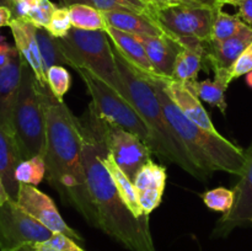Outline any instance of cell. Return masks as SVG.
Masks as SVG:
<instances>
[{
    "label": "cell",
    "mask_w": 252,
    "mask_h": 251,
    "mask_svg": "<svg viewBox=\"0 0 252 251\" xmlns=\"http://www.w3.org/2000/svg\"><path fill=\"white\" fill-rule=\"evenodd\" d=\"M46 116V179L58 192L65 206H70L97 228V213L86 182L83 161V130L80 121L64 101H59L48 86L39 85Z\"/></svg>",
    "instance_id": "obj_1"
},
{
    "label": "cell",
    "mask_w": 252,
    "mask_h": 251,
    "mask_svg": "<svg viewBox=\"0 0 252 251\" xmlns=\"http://www.w3.org/2000/svg\"><path fill=\"white\" fill-rule=\"evenodd\" d=\"M80 126L84 169L89 192L97 213V229L129 251H157L150 233L149 216L137 218L126 206L110 172L100 159L101 140L81 121Z\"/></svg>",
    "instance_id": "obj_2"
},
{
    "label": "cell",
    "mask_w": 252,
    "mask_h": 251,
    "mask_svg": "<svg viewBox=\"0 0 252 251\" xmlns=\"http://www.w3.org/2000/svg\"><path fill=\"white\" fill-rule=\"evenodd\" d=\"M154 85L167 123L194 164L208 177L214 171L240 176L245 165V153L220 133H212L189 120L165 91L160 75H144Z\"/></svg>",
    "instance_id": "obj_3"
},
{
    "label": "cell",
    "mask_w": 252,
    "mask_h": 251,
    "mask_svg": "<svg viewBox=\"0 0 252 251\" xmlns=\"http://www.w3.org/2000/svg\"><path fill=\"white\" fill-rule=\"evenodd\" d=\"M113 52H115L117 66L128 90L130 102L133 103L147 127L149 128V132L152 134L150 149L153 154H157L164 161L179 165L196 179L203 180V181L208 180L209 177L194 164L177 135L167 123L164 110H162L152 81L140 74L134 66L130 65L115 47H113Z\"/></svg>",
    "instance_id": "obj_4"
},
{
    "label": "cell",
    "mask_w": 252,
    "mask_h": 251,
    "mask_svg": "<svg viewBox=\"0 0 252 251\" xmlns=\"http://www.w3.org/2000/svg\"><path fill=\"white\" fill-rule=\"evenodd\" d=\"M58 43L68 66L91 71L129 100L116 62L112 42L106 31H85L73 27L64 38H58Z\"/></svg>",
    "instance_id": "obj_5"
},
{
    "label": "cell",
    "mask_w": 252,
    "mask_h": 251,
    "mask_svg": "<svg viewBox=\"0 0 252 251\" xmlns=\"http://www.w3.org/2000/svg\"><path fill=\"white\" fill-rule=\"evenodd\" d=\"M14 133L22 160L46 157L47 127L39 84L22 59V74L14 108Z\"/></svg>",
    "instance_id": "obj_6"
},
{
    "label": "cell",
    "mask_w": 252,
    "mask_h": 251,
    "mask_svg": "<svg viewBox=\"0 0 252 251\" xmlns=\"http://www.w3.org/2000/svg\"><path fill=\"white\" fill-rule=\"evenodd\" d=\"M80 121L102 140L118 166L132 181L140 167L152 160V149L139 137L106 120L93 102Z\"/></svg>",
    "instance_id": "obj_7"
},
{
    "label": "cell",
    "mask_w": 252,
    "mask_h": 251,
    "mask_svg": "<svg viewBox=\"0 0 252 251\" xmlns=\"http://www.w3.org/2000/svg\"><path fill=\"white\" fill-rule=\"evenodd\" d=\"M75 70L85 83L89 94L93 98L91 102L94 103L96 110L106 120L135 134L148 147L152 148V134L149 128L137 112L133 103L91 71L84 68H76Z\"/></svg>",
    "instance_id": "obj_8"
},
{
    "label": "cell",
    "mask_w": 252,
    "mask_h": 251,
    "mask_svg": "<svg viewBox=\"0 0 252 251\" xmlns=\"http://www.w3.org/2000/svg\"><path fill=\"white\" fill-rule=\"evenodd\" d=\"M216 10L206 5H169L155 12V20L174 38L211 39Z\"/></svg>",
    "instance_id": "obj_9"
},
{
    "label": "cell",
    "mask_w": 252,
    "mask_h": 251,
    "mask_svg": "<svg viewBox=\"0 0 252 251\" xmlns=\"http://www.w3.org/2000/svg\"><path fill=\"white\" fill-rule=\"evenodd\" d=\"M53 235L49 229L9 198L0 206V251H14Z\"/></svg>",
    "instance_id": "obj_10"
},
{
    "label": "cell",
    "mask_w": 252,
    "mask_h": 251,
    "mask_svg": "<svg viewBox=\"0 0 252 251\" xmlns=\"http://www.w3.org/2000/svg\"><path fill=\"white\" fill-rule=\"evenodd\" d=\"M16 202L24 211L49 229L52 233L64 234L80 243L84 241L83 236L64 221L53 199L44 192L39 191L36 186L20 184Z\"/></svg>",
    "instance_id": "obj_11"
},
{
    "label": "cell",
    "mask_w": 252,
    "mask_h": 251,
    "mask_svg": "<svg viewBox=\"0 0 252 251\" xmlns=\"http://www.w3.org/2000/svg\"><path fill=\"white\" fill-rule=\"evenodd\" d=\"M245 153V165L240 180L234 186V206L217 223L213 236H228L234 229L252 225V143Z\"/></svg>",
    "instance_id": "obj_12"
},
{
    "label": "cell",
    "mask_w": 252,
    "mask_h": 251,
    "mask_svg": "<svg viewBox=\"0 0 252 251\" xmlns=\"http://www.w3.org/2000/svg\"><path fill=\"white\" fill-rule=\"evenodd\" d=\"M22 74V58L15 52L6 66L0 69V127L15 139L14 108L20 89Z\"/></svg>",
    "instance_id": "obj_13"
},
{
    "label": "cell",
    "mask_w": 252,
    "mask_h": 251,
    "mask_svg": "<svg viewBox=\"0 0 252 251\" xmlns=\"http://www.w3.org/2000/svg\"><path fill=\"white\" fill-rule=\"evenodd\" d=\"M9 27L21 58L32 69L39 85L48 86L37 41V27L27 20L20 19H12Z\"/></svg>",
    "instance_id": "obj_14"
},
{
    "label": "cell",
    "mask_w": 252,
    "mask_h": 251,
    "mask_svg": "<svg viewBox=\"0 0 252 251\" xmlns=\"http://www.w3.org/2000/svg\"><path fill=\"white\" fill-rule=\"evenodd\" d=\"M161 81L165 91L172 102L191 122L212 133H219L214 127L206 108L202 106L199 98L192 93L191 89L186 84L176 81L174 79L164 78V76H161Z\"/></svg>",
    "instance_id": "obj_15"
},
{
    "label": "cell",
    "mask_w": 252,
    "mask_h": 251,
    "mask_svg": "<svg viewBox=\"0 0 252 251\" xmlns=\"http://www.w3.org/2000/svg\"><path fill=\"white\" fill-rule=\"evenodd\" d=\"M144 47L155 73L164 78H171L175 63L182 46L170 34L164 36H135Z\"/></svg>",
    "instance_id": "obj_16"
},
{
    "label": "cell",
    "mask_w": 252,
    "mask_h": 251,
    "mask_svg": "<svg viewBox=\"0 0 252 251\" xmlns=\"http://www.w3.org/2000/svg\"><path fill=\"white\" fill-rule=\"evenodd\" d=\"M252 43V26L246 25L239 33L225 41H208L206 43V58L213 68L229 69L236 59Z\"/></svg>",
    "instance_id": "obj_17"
},
{
    "label": "cell",
    "mask_w": 252,
    "mask_h": 251,
    "mask_svg": "<svg viewBox=\"0 0 252 251\" xmlns=\"http://www.w3.org/2000/svg\"><path fill=\"white\" fill-rule=\"evenodd\" d=\"M103 16L107 26L133 36L157 37L166 34L157 20L149 15L130 11H105Z\"/></svg>",
    "instance_id": "obj_18"
},
{
    "label": "cell",
    "mask_w": 252,
    "mask_h": 251,
    "mask_svg": "<svg viewBox=\"0 0 252 251\" xmlns=\"http://www.w3.org/2000/svg\"><path fill=\"white\" fill-rule=\"evenodd\" d=\"M182 49L175 63L174 73L170 79L181 83L196 80L206 58V42L194 38H179Z\"/></svg>",
    "instance_id": "obj_19"
},
{
    "label": "cell",
    "mask_w": 252,
    "mask_h": 251,
    "mask_svg": "<svg viewBox=\"0 0 252 251\" xmlns=\"http://www.w3.org/2000/svg\"><path fill=\"white\" fill-rule=\"evenodd\" d=\"M106 33L110 37L113 47L120 52L121 56L134 66L143 75H158L150 63L148 54L139 39L135 36L107 26Z\"/></svg>",
    "instance_id": "obj_20"
},
{
    "label": "cell",
    "mask_w": 252,
    "mask_h": 251,
    "mask_svg": "<svg viewBox=\"0 0 252 251\" xmlns=\"http://www.w3.org/2000/svg\"><path fill=\"white\" fill-rule=\"evenodd\" d=\"M216 79H206V80L197 81L192 80L189 83H185L192 93L204 102L209 103L213 107H217L221 112V115H226V100L225 91L228 89L229 84L231 83L230 70L224 68H213Z\"/></svg>",
    "instance_id": "obj_21"
},
{
    "label": "cell",
    "mask_w": 252,
    "mask_h": 251,
    "mask_svg": "<svg viewBox=\"0 0 252 251\" xmlns=\"http://www.w3.org/2000/svg\"><path fill=\"white\" fill-rule=\"evenodd\" d=\"M96 137H97V135H96ZM98 139H100V138H98ZM100 159L101 161H102V164L105 165L106 169H107V171L110 172L111 179H112L113 184H115L116 188H117L118 193H120L121 198L123 199L126 206L129 208V211L132 212L137 218H142V217H144L145 214L144 212H143L142 207H140L139 199H138L137 189H135L134 184H133L132 180L126 175V172L118 166V164L116 162L113 155L108 152L107 148H106L105 144L102 143V140H101Z\"/></svg>",
    "instance_id": "obj_22"
},
{
    "label": "cell",
    "mask_w": 252,
    "mask_h": 251,
    "mask_svg": "<svg viewBox=\"0 0 252 251\" xmlns=\"http://www.w3.org/2000/svg\"><path fill=\"white\" fill-rule=\"evenodd\" d=\"M22 161L16 140L0 127V176L10 198L16 201L20 184L15 179L16 166Z\"/></svg>",
    "instance_id": "obj_23"
},
{
    "label": "cell",
    "mask_w": 252,
    "mask_h": 251,
    "mask_svg": "<svg viewBox=\"0 0 252 251\" xmlns=\"http://www.w3.org/2000/svg\"><path fill=\"white\" fill-rule=\"evenodd\" d=\"M68 9L74 29L85 31H106L107 29V22L101 10L88 4H74Z\"/></svg>",
    "instance_id": "obj_24"
},
{
    "label": "cell",
    "mask_w": 252,
    "mask_h": 251,
    "mask_svg": "<svg viewBox=\"0 0 252 251\" xmlns=\"http://www.w3.org/2000/svg\"><path fill=\"white\" fill-rule=\"evenodd\" d=\"M37 41H38L44 71L53 65H68L65 56L59 47L58 38L52 36L46 29L37 27Z\"/></svg>",
    "instance_id": "obj_25"
},
{
    "label": "cell",
    "mask_w": 252,
    "mask_h": 251,
    "mask_svg": "<svg viewBox=\"0 0 252 251\" xmlns=\"http://www.w3.org/2000/svg\"><path fill=\"white\" fill-rule=\"evenodd\" d=\"M166 167L153 162L152 160L143 165L135 174L133 184L137 191L147 188H158L165 191L166 187Z\"/></svg>",
    "instance_id": "obj_26"
},
{
    "label": "cell",
    "mask_w": 252,
    "mask_h": 251,
    "mask_svg": "<svg viewBox=\"0 0 252 251\" xmlns=\"http://www.w3.org/2000/svg\"><path fill=\"white\" fill-rule=\"evenodd\" d=\"M246 25L248 24H245L238 15H230L221 9H217L209 41H225L239 33Z\"/></svg>",
    "instance_id": "obj_27"
},
{
    "label": "cell",
    "mask_w": 252,
    "mask_h": 251,
    "mask_svg": "<svg viewBox=\"0 0 252 251\" xmlns=\"http://www.w3.org/2000/svg\"><path fill=\"white\" fill-rule=\"evenodd\" d=\"M47 166L43 157H30L20 162L15 170V179L19 184H27L37 186L46 177Z\"/></svg>",
    "instance_id": "obj_28"
},
{
    "label": "cell",
    "mask_w": 252,
    "mask_h": 251,
    "mask_svg": "<svg viewBox=\"0 0 252 251\" xmlns=\"http://www.w3.org/2000/svg\"><path fill=\"white\" fill-rule=\"evenodd\" d=\"M80 4L91 5V6L101 10L102 12L130 11L154 17L153 10L143 0H81Z\"/></svg>",
    "instance_id": "obj_29"
},
{
    "label": "cell",
    "mask_w": 252,
    "mask_h": 251,
    "mask_svg": "<svg viewBox=\"0 0 252 251\" xmlns=\"http://www.w3.org/2000/svg\"><path fill=\"white\" fill-rule=\"evenodd\" d=\"M46 78L51 93L59 101H63L64 95L71 85V76L68 69L63 65H53L46 71Z\"/></svg>",
    "instance_id": "obj_30"
},
{
    "label": "cell",
    "mask_w": 252,
    "mask_h": 251,
    "mask_svg": "<svg viewBox=\"0 0 252 251\" xmlns=\"http://www.w3.org/2000/svg\"><path fill=\"white\" fill-rule=\"evenodd\" d=\"M202 198L208 208L216 212L228 213L234 206L235 194H234L233 189L225 188V187H217V188L204 192L202 194Z\"/></svg>",
    "instance_id": "obj_31"
},
{
    "label": "cell",
    "mask_w": 252,
    "mask_h": 251,
    "mask_svg": "<svg viewBox=\"0 0 252 251\" xmlns=\"http://www.w3.org/2000/svg\"><path fill=\"white\" fill-rule=\"evenodd\" d=\"M33 251H85L74 239L61 233H53V235L41 243L32 244Z\"/></svg>",
    "instance_id": "obj_32"
},
{
    "label": "cell",
    "mask_w": 252,
    "mask_h": 251,
    "mask_svg": "<svg viewBox=\"0 0 252 251\" xmlns=\"http://www.w3.org/2000/svg\"><path fill=\"white\" fill-rule=\"evenodd\" d=\"M57 7L58 6H56L51 0H31V7L26 20L36 27L46 29Z\"/></svg>",
    "instance_id": "obj_33"
},
{
    "label": "cell",
    "mask_w": 252,
    "mask_h": 251,
    "mask_svg": "<svg viewBox=\"0 0 252 251\" xmlns=\"http://www.w3.org/2000/svg\"><path fill=\"white\" fill-rule=\"evenodd\" d=\"M71 29L73 26H71L68 6L57 7L56 11L52 15L48 26L46 27L47 31L56 38H64Z\"/></svg>",
    "instance_id": "obj_34"
},
{
    "label": "cell",
    "mask_w": 252,
    "mask_h": 251,
    "mask_svg": "<svg viewBox=\"0 0 252 251\" xmlns=\"http://www.w3.org/2000/svg\"><path fill=\"white\" fill-rule=\"evenodd\" d=\"M137 194L144 214L145 216H150V213L154 209H157L161 203L164 191L158 188H147L142 189V191H137Z\"/></svg>",
    "instance_id": "obj_35"
},
{
    "label": "cell",
    "mask_w": 252,
    "mask_h": 251,
    "mask_svg": "<svg viewBox=\"0 0 252 251\" xmlns=\"http://www.w3.org/2000/svg\"><path fill=\"white\" fill-rule=\"evenodd\" d=\"M252 71V43L245 51L241 53V56L236 59L235 63L230 68V79H238L240 76L246 75Z\"/></svg>",
    "instance_id": "obj_36"
},
{
    "label": "cell",
    "mask_w": 252,
    "mask_h": 251,
    "mask_svg": "<svg viewBox=\"0 0 252 251\" xmlns=\"http://www.w3.org/2000/svg\"><path fill=\"white\" fill-rule=\"evenodd\" d=\"M230 5L238 7V16L245 24L252 25V0H233Z\"/></svg>",
    "instance_id": "obj_37"
},
{
    "label": "cell",
    "mask_w": 252,
    "mask_h": 251,
    "mask_svg": "<svg viewBox=\"0 0 252 251\" xmlns=\"http://www.w3.org/2000/svg\"><path fill=\"white\" fill-rule=\"evenodd\" d=\"M16 51V47L11 46L7 42L4 41L0 43V69L4 68V66H6L10 63L12 56H14Z\"/></svg>",
    "instance_id": "obj_38"
},
{
    "label": "cell",
    "mask_w": 252,
    "mask_h": 251,
    "mask_svg": "<svg viewBox=\"0 0 252 251\" xmlns=\"http://www.w3.org/2000/svg\"><path fill=\"white\" fill-rule=\"evenodd\" d=\"M12 20V12L9 7L0 6V27L9 26Z\"/></svg>",
    "instance_id": "obj_39"
},
{
    "label": "cell",
    "mask_w": 252,
    "mask_h": 251,
    "mask_svg": "<svg viewBox=\"0 0 252 251\" xmlns=\"http://www.w3.org/2000/svg\"><path fill=\"white\" fill-rule=\"evenodd\" d=\"M145 4H148V6L153 10L154 12V16H155V12L159 11V10L165 9L166 6H169L166 0H143Z\"/></svg>",
    "instance_id": "obj_40"
},
{
    "label": "cell",
    "mask_w": 252,
    "mask_h": 251,
    "mask_svg": "<svg viewBox=\"0 0 252 251\" xmlns=\"http://www.w3.org/2000/svg\"><path fill=\"white\" fill-rule=\"evenodd\" d=\"M169 5H191V6H197V5H203L199 0H166Z\"/></svg>",
    "instance_id": "obj_41"
},
{
    "label": "cell",
    "mask_w": 252,
    "mask_h": 251,
    "mask_svg": "<svg viewBox=\"0 0 252 251\" xmlns=\"http://www.w3.org/2000/svg\"><path fill=\"white\" fill-rule=\"evenodd\" d=\"M9 198H10V196L7 194L6 188H5V186H4V181H2L1 176H0V206H1L4 202H6Z\"/></svg>",
    "instance_id": "obj_42"
},
{
    "label": "cell",
    "mask_w": 252,
    "mask_h": 251,
    "mask_svg": "<svg viewBox=\"0 0 252 251\" xmlns=\"http://www.w3.org/2000/svg\"><path fill=\"white\" fill-rule=\"evenodd\" d=\"M231 1H233V0H216V6H217V9H221V7H223L224 5L230 4Z\"/></svg>",
    "instance_id": "obj_43"
},
{
    "label": "cell",
    "mask_w": 252,
    "mask_h": 251,
    "mask_svg": "<svg viewBox=\"0 0 252 251\" xmlns=\"http://www.w3.org/2000/svg\"><path fill=\"white\" fill-rule=\"evenodd\" d=\"M199 1H201L203 5H206V6H211L213 7V9H217L216 0H199Z\"/></svg>",
    "instance_id": "obj_44"
},
{
    "label": "cell",
    "mask_w": 252,
    "mask_h": 251,
    "mask_svg": "<svg viewBox=\"0 0 252 251\" xmlns=\"http://www.w3.org/2000/svg\"><path fill=\"white\" fill-rule=\"evenodd\" d=\"M62 1L64 2L65 6H70V5H74V4H80L81 0H62Z\"/></svg>",
    "instance_id": "obj_45"
},
{
    "label": "cell",
    "mask_w": 252,
    "mask_h": 251,
    "mask_svg": "<svg viewBox=\"0 0 252 251\" xmlns=\"http://www.w3.org/2000/svg\"><path fill=\"white\" fill-rule=\"evenodd\" d=\"M12 0H0V6H6V7H11Z\"/></svg>",
    "instance_id": "obj_46"
},
{
    "label": "cell",
    "mask_w": 252,
    "mask_h": 251,
    "mask_svg": "<svg viewBox=\"0 0 252 251\" xmlns=\"http://www.w3.org/2000/svg\"><path fill=\"white\" fill-rule=\"evenodd\" d=\"M246 84L249 85V88L252 89V71L246 74Z\"/></svg>",
    "instance_id": "obj_47"
},
{
    "label": "cell",
    "mask_w": 252,
    "mask_h": 251,
    "mask_svg": "<svg viewBox=\"0 0 252 251\" xmlns=\"http://www.w3.org/2000/svg\"><path fill=\"white\" fill-rule=\"evenodd\" d=\"M14 251H33V250H32L31 245H26V246H22V248L20 249H16V250Z\"/></svg>",
    "instance_id": "obj_48"
},
{
    "label": "cell",
    "mask_w": 252,
    "mask_h": 251,
    "mask_svg": "<svg viewBox=\"0 0 252 251\" xmlns=\"http://www.w3.org/2000/svg\"><path fill=\"white\" fill-rule=\"evenodd\" d=\"M4 41H5V37L0 34V43H1V42H4Z\"/></svg>",
    "instance_id": "obj_49"
},
{
    "label": "cell",
    "mask_w": 252,
    "mask_h": 251,
    "mask_svg": "<svg viewBox=\"0 0 252 251\" xmlns=\"http://www.w3.org/2000/svg\"><path fill=\"white\" fill-rule=\"evenodd\" d=\"M12 1H31V0H12Z\"/></svg>",
    "instance_id": "obj_50"
}]
</instances>
